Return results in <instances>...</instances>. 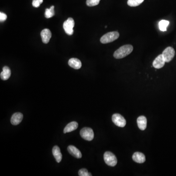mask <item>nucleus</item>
Returning <instances> with one entry per match:
<instances>
[{
	"label": "nucleus",
	"instance_id": "nucleus-13",
	"mask_svg": "<svg viewBox=\"0 0 176 176\" xmlns=\"http://www.w3.org/2000/svg\"><path fill=\"white\" fill-rule=\"evenodd\" d=\"M68 64L70 67L76 70L79 69L82 67L81 62L77 58H71L69 60Z\"/></svg>",
	"mask_w": 176,
	"mask_h": 176
},
{
	"label": "nucleus",
	"instance_id": "nucleus-11",
	"mask_svg": "<svg viewBox=\"0 0 176 176\" xmlns=\"http://www.w3.org/2000/svg\"><path fill=\"white\" fill-rule=\"evenodd\" d=\"M68 151L70 154L74 157L77 158H82V154L81 152L75 146L70 145L68 146Z\"/></svg>",
	"mask_w": 176,
	"mask_h": 176
},
{
	"label": "nucleus",
	"instance_id": "nucleus-23",
	"mask_svg": "<svg viewBox=\"0 0 176 176\" xmlns=\"http://www.w3.org/2000/svg\"><path fill=\"white\" fill-rule=\"evenodd\" d=\"M43 2V0H33V6L34 8H38Z\"/></svg>",
	"mask_w": 176,
	"mask_h": 176
},
{
	"label": "nucleus",
	"instance_id": "nucleus-14",
	"mask_svg": "<svg viewBox=\"0 0 176 176\" xmlns=\"http://www.w3.org/2000/svg\"><path fill=\"white\" fill-rule=\"evenodd\" d=\"M137 124L139 129L144 130L147 127V118L144 116H140L137 118Z\"/></svg>",
	"mask_w": 176,
	"mask_h": 176
},
{
	"label": "nucleus",
	"instance_id": "nucleus-19",
	"mask_svg": "<svg viewBox=\"0 0 176 176\" xmlns=\"http://www.w3.org/2000/svg\"><path fill=\"white\" fill-rule=\"evenodd\" d=\"M144 0H128L127 4L130 7H136L141 5Z\"/></svg>",
	"mask_w": 176,
	"mask_h": 176
},
{
	"label": "nucleus",
	"instance_id": "nucleus-7",
	"mask_svg": "<svg viewBox=\"0 0 176 176\" xmlns=\"http://www.w3.org/2000/svg\"><path fill=\"white\" fill-rule=\"evenodd\" d=\"M112 121L115 125L119 127H124L126 124L125 118L120 114H114L112 116Z\"/></svg>",
	"mask_w": 176,
	"mask_h": 176
},
{
	"label": "nucleus",
	"instance_id": "nucleus-1",
	"mask_svg": "<svg viewBox=\"0 0 176 176\" xmlns=\"http://www.w3.org/2000/svg\"><path fill=\"white\" fill-rule=\"evenodd\" d=\"M133 50V47L132 45H124L115 51L114 57L116 59H122L131 54Z\"/></svg>",
	"mask_w": 176,
	"mask_h": 176
},
{
	"label": "nucleus",
	"instance_id": "nucleus-8",
	"mask_svg": "<svg viewBox=\"0 0 176 176\" xmlns=\"http://www.w3.org/2000/svg\"><path fill=\"white\" fill-rule=\"evenodd\" d=\"M165 61L164 59L163 54L158 56L154 60L153 66L156 69H161L165 65Z\"/></svg>",
	"mask_w": 176,
	"mask_h": 176
},
{
	"label": "nucleus",
	"instance_id": "nucleus-6",
	"mask_svg": "<svg viewBox=\"0 0 176 176\" xmlns=\"http://www.w3.org/2000/svg\"><path fill=\"white\" fill-rule=\"evenodd\" d=\"M163 56L165 62H170L173 59L175 54V51L173 48L167 47L163 52Z\"/></svg>",
	"mask_w": 176,
	"mask_h": 176
},
{
	"label": "nucleus",
	"instance_id": "nucleus-24",
	"mask_svg": "<svg viewBox=\"0 0 176 176\" xmlns=\"http://www.w3.org/2000/svg\"><path fill=\"white\" fill-rule=\"evenodd\" d=\"M7 19V15L6 14L3 13H0V21L1 22L5 21Z\"/></svg>",
	"mask_w": 176,
	"mask_h": 176
},
{
	"label": "nucleus",
	"instance_id": "nucleus-21",
	"mask_svg": "<svg viewBox=\"0 0 176 176\" xmlns=\"http://www.w3.org/2000/svg\"><path fill=\"white\" fill-rule=\"evenodd\" d=\"M101 0H87L86 4L89 7H94L99 4Z\"/></svg>",
	"mask_w": 176,
	"mask_h": 176
},
{
	"label": "nucleus",
	"instance_id": "nucleus-22",
	"mask_svg": "<svg viewBox=\"0 0 176 176\" xmlns=\"http://www.w3.org/2000/svg\"><path fill=\"white\" fill-rule=\"evenodd\" d=\"M78 175L80 176H91V174L88 172L86 169L83 168L80 170L78 172Z\"/></svg>",
	"mask_w": 176,
	"mask_h": 176
},
{
	"label": "nucleus",
	"instance_id": "nucleus-4",
	"mask_svg": "<svg viewBox=\"0 0 176 176\" xmlns=\"http://www.w3.org/2000/svg\"><path fill=\"white\" fill-rule=\"evenodd\" d=\"M80 134L83 139L88 141H91L94 139V133L92 129L89 127H85L82 129Z\"/></svg>",
	"mask_w": 176,
	"mask_h": 176
},
{
	"label": "nucleus",
	"instance_id": "nucleus-17",
	"mask_svg": "<svg viewBox=\"0 0 176 176\" xmlns=\"http://www.w3.org/2000/svg\"><path fill=\"white\" fill-rule=\"evenodd\" d=\"M11 75V70L7 66L3 67V71L1 73V78L3 80H7L9 79Z\"/></svg>",
	"mask_w": 176,
	"mask_h": 176
},
{
	"label": "nucleus",
	"instance_id": "nucleus-3",
	"mask_svg": "<svg viewBox=\"0 0 176 176\" xmlns=\"http://www.w3.org/2000/svg\"><path fill=\"white\" fill-rule=\"evenodd\" d=\"M104 159L107 165L110 166H116L117 164V158L116 156L111 152H106L104 154Z\"/></svg>",
	"mask_w": 176,
	"mask_h": 176
},
{
	"label": "nucleus",
	"instance_id": "nucleus-5",
	"mask_svg": "<svg viewBox=\"0 0 176 176\" xmlns=\"http://www.w3.org/2000/svg\"><path fill=\"white\" fill-rule=\"evenodd\" d=\"M75 26V21L72 18H69L63 23L64 29L66 34L69 35H71L74 34L73 28Z\"/></svg>",
	"mask_w": 176,
	"mask_h": 176
},
{
	"label": "nucleus",
	"instance_id": "nucleus-18",
	"mask_svg": "<svg viewBox=\"0 0 176 176\" xmlns=\"http://www.w3.org/2000/svg\"><path fill=\"white\" fill-rule=\"evenodd\" d=\"M169 24V22L168 21L163 20L161 21L158 23V27L159 29L162 31H165L167 30V27Z\"/></svg>",
	"mask_w": 176,
	"mask_h": 176
},
{
	"label": "nucleus",
	"instance_id": "nucleus-15",
	"mask_svg": "<svg viewBox=\"0 0 176 176\" xmlns=\"http://www.w3.org/2000/svg\"><path fill=\"white\" fill-rule=\"evenodd\" d=\"M53 155L55 158V160L57 163H60L62 158V155L61 153V151L59 147L57 146H54L53 148Z\"/></svg>",
	"mask_w": 176,
	"mask_h": 176
},
{
	"label": "nucleus",
	"instance_id": "nucleus-10",
	"mask_svg": "<svg viewBox=\"0 0 176 176\" xmlns=\"http://www.w3.org/2000/svg\"><path fill=\"white\" fill-rule=\"evenodd\" d=\"M41 36L43 42L45 44L48 43L51 37V31L48 28H45L41 31Z\"/></svg>",
	"mask_w": 176,
	"mask_h": 176
},
{
	"label": "nucleus",
	"instance_id": "nucleus-2",
	"mask_svg": "<svg viewBox=\"0 0 176 176\" xmlns=\"http://www.w3.org/2000/svg\"><path fill=\"white\" fill-rule=\"evenodd\" d=\"M119 37V34L117 31H112L104 35L101 38V42L102 44H107L116 40Z\"/></svg>",
	"mask_w": 176,
	"mask_h": 176
},
{
	"label": "nucleus",
	"instance_id": "nucleus-20",
	"mask_svg": "<svg viewBox=\"0 0 176 176\" xmlns=\"http://www.w3.org/2000/svg\"><path fill=\"white\" fill-rule=\"evenodd\" d=\"M54 6H51L50 8H47L45 11V17L47 18H50L54 15Z\"/></svg>",
	"mask_w": 176,
	"mask_h": 176
},
{
	"label": "nucleus",
	"instance_id": "nucleus-9",
	"mask_svg": "<svg viewBox=\"0 0 176 176\" xmlns=\"http://www.w3.org/2000/svg\"><path fill=\"white\" fill-rule=\"evenodd\" d=\"M23 118V115L22 113H15L13 115L11 118V123L13 125H17L21 122Z\"/></svg>",
	"mask_w": 176,
	"mask_h": 176
},
{
	"label": "nucleus",
	"instance_id": "nucleus-12",
	"mask_svg": "<svg viewBox=\"0 0 176 176\" xmlns=\"http://www.w3.org/2000/svg\"><path fill=\"white\" fill-rule=\"evenodd\" d=\"M133 161L136 163H144L146 160L145 158V155H144L143 153L141 152H135L133 155Z\"/></svg>",
	"mask_w": 176,
	"mask_h": 176
},
{
	"label": "nucleus",
	"instance_id": "nucleus-16",
	"mask_svg": "<svg viewBox=\"0 0 176 176\" xmlns=\"http://www.w3.org/2000/svg\"><path fill=\"white\" fill-rule=\"evenodd\" d=\"M78 127V123L75 122H71L68 124L64 129V133H69L77 129Z\"/></svg>",
	"mask_w": 176,
	"mask_h": 176
}]
</instances>
